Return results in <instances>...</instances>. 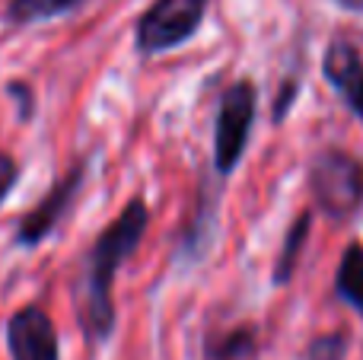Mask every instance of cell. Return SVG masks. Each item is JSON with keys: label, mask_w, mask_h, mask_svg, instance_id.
<instances>
[{"label": "cell", "mask_w": 363, "mask_h": 360, "mask_svg": "<svg viewBox=\"0 0 363 360\" xmlns=\"http://www.w3.org/2000/svg\"><path fill=\"white\" fill-rule=\"evenodd\" d=\"M309 189L328 217L345 220L357 214L363 204V166L345 150H325L313 163Z\"/></svg>", "instance_id": "277c9868"}, {"label": "cell", "mask_w": 363, "mask_h": 360, "mask_svg": "<svg viewBox=\"0 0 363 360\" xmlns=\"http://www.w3.org/2000/svg\"><path fill=\"white\" fill-rule=\"evenodd\" d=\"M335 287H338V297L345 300V303H351L363 316V249L360 246H351L345 252V259H341V265H338V281H335Z\"/></svg>", "instance_id": "ba28073f"}, {"label": "cell", "mask_w": 363, "mask_h": 360, "mask_svg": "<svg viewBox=\"0 0 363 360\" xmlns=\"http://www.w3.org/2000/svg\"><path fill=\"white\" fill-rule=\"evenodd\" d=\"M211 0H153L134 26V45L140 55H163L198 32Z\"/></svg>", "instance_id": "3957f363"}, {"label": "cell", "mask_w": 363, "mask_h": 360, "mask_svg": "<svg viewBox=\"0 0 363 360\" xmlns=\"http://www.w3.org/2000/svg\"><path fill=\"white\" fill-rule=\"evenodd\" d=\"M255 121V86L249 80L233 83L223 93L217 108V131H213V166L220 176H230L239 166Z\"/></svg>", "instance_id": "5b68a950"}, {"label": "cell", "mask_w": 363, "mask_h": 360, "mask_svg": "<svg viewBox=\"0 0 363 360\" xmlns=\"http://www.w3.org/2000/svg\"><path fill=\"white\" fill-rule=\"evenodd\" d=\"M86 0H6L4 4V23L6 26H35V23H51L77 13Z\"/></svg>", "instance_id": "52a82bcc"}, {"label": "cell", "mask_w": 363, "mask_h": 360, "mask_svg": "<svg viewBox=\"0 0 363 360\" xmlns=\"http://www.w3.org/2000/svg\"><path fill=\"white\" fill-rule=\"evenodd\" d=\"M347 354V335L345 332H328V335H319L315 342H309L303 360H345Z\"/></svg>", "instance_id": "8fae6325"}, {"label": "cell", "mask_w": 363, "mask_h": 360, "mask_svg": "<svg viewBox=\"0 0 363 360\" xmlns=\"http://www.w3.org/2000/svg\"><path fill=\"white\" fill-rule=\"evenodd\" d=\"M338 89L347 96V102H351V108H354V112H357L360 118H363V64H360L357 70H354L351 77H347L345 83H341Z\"/></svg>", "instance_id": "4fadbf2b"}, {"label": "cell", "mask_w": 363, "mask_h": 360, "mask_svg": "<svg viewBox=\"0 0 363 360\" xmlns=\"http://www.w3.org/2000/svg\"><path fill=\"white\" fill-rule=\"evenodd\" d=\"M294 96H296V83L290 86L287 83V89L281 93V99H277V108H274V121H281L284 118V112H287V106H294Z\"/></svg>", "instance_id": "9a60e30c"}, {"label": "cell", "mask_w": 363, "mask_h": 360, "mask_svg": "<svg viewBox=\"0 0 363 360\" xmlns=\"http://www.w3.org/2000/svg\"><path fill=\"white\" fill-rule=\"evenodd\" d=\"M341 6H351V10H363V0H338Z\"/></svg>", "instance_id": "2e32d148"}, {"label": "cell", "mask_w": 363, "mask_h": 360, "mask_svg": "<svg viewBox=\"0 0 363 360\" xmlns=\"http://www.w3.org/2000/svg\"><path fill=\"white\" fill-rule=\"evenodd\" d=\"M309 214H300L296 223L290 227L287 240L281 246V255H277V265H274V284H287L296 271V261H300V249L306 246V236H309Z\"/></svg>", "instance_id": "9c48e42d"}, {"label": "cell", "mask_w": 363, "mask_h": 360, "mask_svg": "<svg viewBox=\"0 0 363 360\" xmlns=\"http://www.w3.org/2000/svg\"><path fill=\"white\" fill-rule=\"evenodd\" d=\"M255 354V332L245 329H233L230 335H220L207 342L204 360H252Z\"/></svg>", "instance_id": "30bf717a"}, {"label": "cell", "mask_w": 363, "mask_h": 360, "mask_svg": "<svg viewBox=\"0 0 363 360\" xmlns=\"http://www.w3.org/2000/svg\"><path fill=\"white\" fill-rule=\"evenodd\" d=\"M147 227H150V210H147L144 198H131L125 210L96 236L93 246L83 255L80 274L74 284V303L83 342L89 348H102L115 335V325H118L112 297L115 274L140 249Z\"/></svg>", "instance_id": "6da1fadb"}, {"label": "cell", "mask_w": 363, "mask_h": 360, "mask_svg": "<svg viewBox=\"0 0 363 360\" xmlns=\"http://www.w3.org/2000/svg\"><path fill=\"white\" fill-rule=\"evenodd\" d=\"M16 182H19V159L13 153L0 150V204L13 195Z\"/></svg>", "instance_id": "7c38bea8"}, {"label": "cell", "mask_w": 363, "mask_h": 360, "mask_svg": "<svg viewBox=\"0 0 363 360\" xmlns=\"http://www.w3.org/2000/svg\"><path fill=\"white\" fill-rule=\"evenodd\" d=\"M6 93H10V96H16L19 118H26V121H29V118H32V89H29V83L10 80V83H6Z\"/></svg>", "instance_id": "5bb4252c"}, {"label": "cell", "mask_w": 363, "mask_h": 360, "mask_svg": "<svg viewBox=\"0 0 363 360\" xmlns=\"http://www.w3.org/2000/svg\"><path fill=\"white\" fill-rule=\"evenodd\" d=\"M86 176H89V159H77L64 176H57L55 185L16 220L13 242H16L19 249H26V252H32V249H38L45 240H51V236L57 233V227L70 217L83 185H86Z\"/></svg>", "instance_id": "7a4b0ae2"}, {"label": "cell", "mask_w": 363, "mask_h": 360, "mask_svg": "<svg viewBox=\"0 0 363 360\" xmlns=\"http://www.w3.org/2000/svg\"><path fill=\"white\" fill-rule=\"evenodd\" d=\"M10 360H61V338L51 313L42 303H26L4 325Z\"/></svg>", "instance_id": "8992f818"}]
</instances>
